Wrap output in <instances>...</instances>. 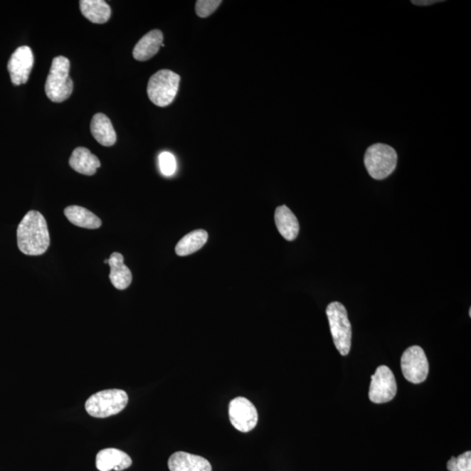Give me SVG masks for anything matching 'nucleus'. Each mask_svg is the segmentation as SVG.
Wrapping results in <instances>:
<instances>
[{"instance_id": "7", "label": "nucleus", "mask_w": 471, "mask_h": 471, "mask_svg": "<svg viewBox=\"0 0 471 471\" xmlns=\"http://www.w3.org/2000/svg\"><path fill=\"white\" fill-rule=\"evenodd\" d=\"M401 371L405 379L414 384L423 383L428 374V359L422 347H408L401 356Z\"/></svg>"}, {"instance_id": "20", "label": "nucleus", "mask_w": 471, "mask_h": 471, "mask_svg": "<svg viewBox=\"0 0 471 471\" xmlns=\"http://www.w3.org/2000/svg\"><path fill=\"white\" fill-rule=\"evenodd\" d=\"M208 240L207 231L204 230H196L192 233L185 235L176 246V253L179 256H189L192 253L198 252L206 245Z\"/></svg>"}, {"instance_id": "13", "label": "nucleus", "mask_w": 471, "mask_h": 471, "mask_svg": "<svg viewBox=\"0 0 471 471\" xmlns=\"http://www.w3.org/2000/svg\"><path fill=\"white\" fill-rule=\"evenodd\" d=\"M164 34L160 30L150 31L138 41L133 50L134 59L139 61H146L159 52L161 46H164Z\"/></svg>"}, {"instance_id": "17", "label": "nucleus", "mask_w": 471, "mask_h": 471, "mask_svg": "<svg viewBox=\"0 0 471 471\" xmlns=\"http://www.w3.org/2000/svg\"><path fill=\"white\" fill-rule=\"evenodd\" d=\"M110 279L112 285L118 290H125L132 282V273L125 264V258L119 253H114L109 260Z\"/></svg>"}, {"instance_id": "1", "label": "nucleus", "mask_w": 471, "mask_h": 471, "mask_svg": "<svg viewBox=\"0 0 471 471\" xmlns=\"http://www.w3.org/2000/svg\"><path fill=\"white\" fill-rule=\"evenodd\" d=\"M17 241L19 250L28 256L44 254L50 245V236L43 215L29 211L18 225Z\"/></svg>"}, {"instance_id": "9", "label": "nucleus", "mask_w": 471, "mask_h": 471, "mask_svg": "<svg viewBox=\"0 0 471 471\" xmlns=\"http://www.w3.org/2000/svg\"><path fill=\"white\" fill-rule=\"evenodd\" d=\"M229 417L236 430L244 433L252 431L257 426L258 420L257 408L245 397H237L231 401Z\"/></svg>"}, {"instance_id": "15", "label": "nucleus", "mask_w": 471, "mask_h": 471, "mask_svg": "<svg viewBox=\"0 0 471 471\" xmlns=\"http://www.w3.org/2000/svg\"><path fill=\"white\" fill-rule=\"evenodd\" d=\"M91 133L100 145L113 146L117 142V133L110 119L106 115L98 113L91 121Z\"/></svg>"}, {"instance_id": "8", "label": "nucleus", "mask_w": 471, "mask_h": 471, "mask_svg": "<svg viewBox=\"0 0 471 471\" xmlns=\"http://www.w3.org/2000/svg\"><path fill=\"white\" fill-rule=\"evenodd\" d=\"M396 393V380L391 369L387 366H380L371 377L369 400L376 404L388 403L395 398Z\"/></svg>"}, {"instance_id": "3", "label": "nucleus", "mask_w": 471, "mask_h": 471, "mask_svg": "<svg viewBox=\"0 0 471 471\" xmlns=\"http://www.w3.org/2000/svg\"><path fill=\"white\" fill-rule=\"evenodd\" d=\"M129 396L125 390L107 389L95 393L85 404L86 411L95 418H106L117 415L127 406Z\"/></svg>"}, {"instance_id": "19", "label": "nucleus", "mask_w": 471, "mask_h": 471, "mask_svg": "<svg viewBox=\"0 0 471 471\" xmlns=\"http://www.w3.org/2000/svg\"><path fill=\"white\" fill-rule=\"evenodd\" d=\"M65 217L76 226L95 230L102 226V220L83 207L72 206L65 208Z\"/></svg>"}, {"instance_id": "24", "label": "nucleus", "mask_w": 471, "mask_h": 471, "mask_svg": "<svg viewBox=\"0 0 471 471\" xmlns=\"http://www.w3.org/2000/svg\"><path fill=\"white\" fill-rule=\"evenodd\" d=\"M438 2V0H435H435H430V1H422V0H420V1H416V0H413L412 1V3L416 6H430Z\"/></svg>"}, {"instance_id": "6", "label": "nucleus", "mask_w": 471, "mask_h": 471, "mask_svg": "<svg viewBox=\"0 0 471 471\" xmlns=\"http://www.w3.org/2000/svg\"><path fill=\"white\" fill-rule=\"evenodd\" d=\"M180 76L168 69L154 73L149 80L148 96L158 107H167L175 100L179 92Z\"/></svg>"}, {"instance_id": "4", "label": "nucleus", "mask_w": 471, "mask_h": 471, "mask_svg": "<svg viewBox=\"0 0 471 471\" xmlns=\"http://www.w3.org/2000/svg\"><path fill=\"white\" fill-rule=\"evenodd\" d=\"M397 160L395 149L384 144L370 146L364 157L366 171L376 180H383L391 175L396 168Z\"/></svg>"}, {"instance_id": "14", "label": "nucleus", "mask_w": 471, "mask_h": 471, "mask_svg": "<svg viewBox=\"0 0 471 471\" xmlns=\"http://www.w3.org/2000/svg\"><path fill=\"white\" fill-rule=\"evenodd\" d=\"M69 165L73 171L83 174V175H95L97 169L100 167L98 157L92 154L90 149L79 147L73 150Z\"/></svg>"}, {"instance_id": "10", "label": "nucleus", "mask_w": 471, "mask_h": 471, "mask_svg": "<svg viewBox=\"0 0 471 471\" xmlns=\"http://www.w3.org/2000/svg\"><path fill=\"white\" fill-rule=\"evenodd\" d=\"M34 58L32 49L28 46H22L16 49L11 56L9 65L11 83L15 86H21L28 83L32 71Z\"/></svg>"}, {"instance_id": "2", "label": "nucleus", "mask_w": 471, "mask_h": 471, "mask_svg": "<svg viewBox=\"0 0 471 471\" xmlns=\"http://www.w3.org/2000/svg\"><path fill=\"white\" fill-rule=\"evenodd\" d=\"M70 61L64 56L53 60L45 84L46 95L53 102L60 103L70 97L73 83L70 76Z\"/></svg>"}, {"instance_id": "5", "label": "nucleus", "mask_w": 471, "mask_h": 471, "mask_svg": "<svg viewBox=\"0 0 471 471\" xmlns=\"http://www.w3.org/2000/svg\"><path fill=\"white\" fill-rule=\"evenodd\" d=\"M327 315L336 349L342 356L349 354L352 341V327L346 309L342 303L334 301L328 305Z\"/></svg>"}, {"instance_id": "23", "label": "nucleus", "mask_w": 471, "mask_h": 471, "mask_svg": "<svg viewBox=\"0 0 471 471\" xmlns=\"http://www.w3.org/2000/svg\"><path fill=\"white\" fill-rule=\"evenodd\" d=\"M220 0H199L196 3V13L201 18H207L218 9Z\"/></svg>"}, {"instance_id": "25", "label": "nucleus", "mask_w": 471, "mask_h": 471, "mask_svg": "<svg viewBox=\"0 0 471 471\" xmlns=\"http://www.w3.org/2000/svg\"><path fill=\"white\" fill-rule=\"evenodd\" d=\"M104 263L109 264V260H105V261H104Z\"/></svg>"}, {"instance_id": "16", "label": "nucleus", "mask_w": 471, "mask_h": 471, "mask_svg": "<svg viewBox=\"0 0 471 471\" xmlns=\"http://www.w3.org/2000/svg\"><path fill=\"white\" fill-rule=\"evenodd\" d=\"M275 223L277 231L287 241H293L298 237L300 223L296 216L292 213L290 208L281 206L275 211Z\"/></svg>"}, {"instance_id": "11", "label": "nucleus", "mask_w": 471, "mask_h": 471, "mask_svg": "<svg viewBox=\"0 0 471 471\" xmlns=\"http://www.w3.org/2000/svg\"><path fill=\"white\" fill-rule=\"evenodd\" d=\"M168 466L171 471H212L207 459L183 451L174 453L169 459Z\"/></svg>"}, {"instance_id": "26", "label": "nucleus", "mask_w": 471, "mask_h": 471, "mask_svg": "<svg viewBox=\"0 0 471 471\" xmlns=\"http://www.w3.org/2000/svg\"><path fill=\"white\" fill-rule=\"evenodd\" d=\"M469 314H470V317H471V309H470Z\"/></svg>"}, {"instance_id": "18", "label": "nucleus", "mask_w": 471, "mask_h": 471, "mask_svg": "<svg viewBox=\"0 0 471 471\" xmlns=\"http://www.w3.org/2000/svg\"><path fill=\"white\" fill-rule=\"evenodd\" d=\"M80 9L83 16L95 24H104L111 16L110 6L104 0H82Z\"/></svg>"}, {"instance_id": "21", "label": "nucleus", "mask_w": 471, "mask_h": 471, "mask_svg": "<svg viewBox=\"0 0 471 471\" xmlns=\"http://www.w3.org/2000/svg\"><path fill=\"white\" fill-rule=\"evenodd\" d=\"M447 469L449 471H471L470 451H466L457 457H451L447 462Z\"/></svg>"}, {"instance_id": "12", "label": "nucleus", "mask_w": 471, "mask_h": 471, "mask_svg": "<svg viewBox=\"0 0 471 471\" xmlns=\"http://www.w3.org/2000/svg\"><path fill=\"white\" fill-rule=\"evenodd\" d=\"M132 465L129 455L117 449L100 450L96 457V468L100 471L125 470Z\"/></svg>"}, {"instance_id": "22", "label": "nucleus", "mask_w": 471, "mask_h": 471, "mask_svg": "<svg viewBox=\"0 0 471 471\" xmlns=\"http://www.w3.org/2000/svg\"><path fill=\"white\" fill-rule=\"evenodd\" d=\"M162 174L166 176H171L176 171V161L171 153L163 152L158 157Z\"/></svg>"}]
</instances>
